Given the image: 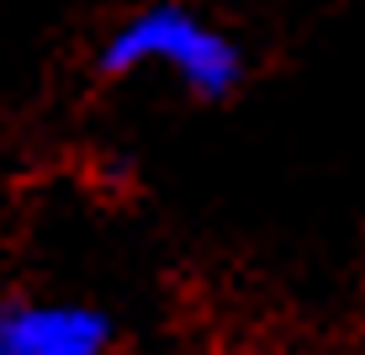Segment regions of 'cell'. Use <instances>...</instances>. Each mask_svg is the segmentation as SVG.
<instances>
[{"mask_svg":"<svg viewBox=\"0 0 365 355\" xmlns=\"http://www.w3.org/2000/svg\"><path fill=\"white\" fill-rule=\"evenodd\" d=\"M117 324L80 297L0 302V355H111Z\"/></svg>","mask_w":365,"mask_h":355,"instance_id":"cell-2","label":"cell"},{"mask_svg":"<svg viewBox=\"0 0 365 355\" xmlns=\"http://www.w3.org/2000/svg\"><path fill=\"white\" fill-rule=\"evenodd\" d=\"M101 69L106 74H143V69H165L175 74V85H185L191 96H228L238 85V48L228 43V32H217L212 21H201L185 6H143L138 16H128L101 48Z\"/></svg>","mask_w":365,"mask_h":355,"instance_id":"cell-1","label":"cell"}]
</instances>
